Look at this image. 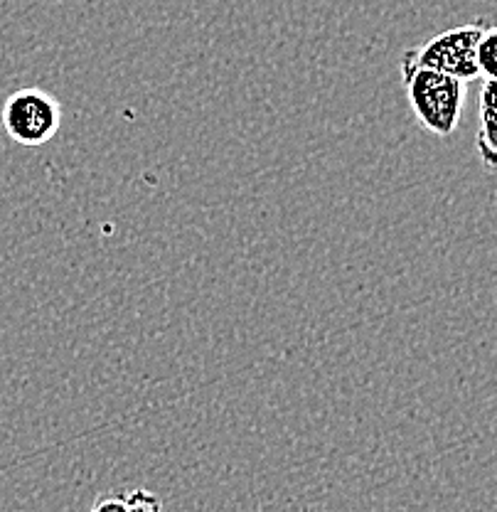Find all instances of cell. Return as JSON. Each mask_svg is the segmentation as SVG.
I'll return each instance as SVG.
<instances>
[{"instance_id": "obj_5", "label": "cell", "mask_w": 497, "mask_h": 512, "mask_svg": "<svg viewBox=\"0 0 497 512\" xmlns=\"http://www.w3.org/2000/svg\"><path fill=\"white\" fill-rule=\"evenodd\" d=\"M478 67L483 79H497V25H485L480 35Z\"/></svg>"}, {"instance_id": "obj_1", "label": "cell", "mask_w": 497, "mask_h": 512, "mask_svg": "<svg viewBox=\"0 0 497 512\" xmlns=\"http://www.w3.org/2000/svg\"><path fill=\"white\" fill-rule=\"evenodd\" d=\"M402 82L416 121L438 138H451L461 126L468 84L404 60Z\"/></svg>"}, {"instance_id": "obj_6", "label": "cell", "mask_w": 497, "mask_h": 512, "mask_svg": "<svg viewBox=\"0 0 497 512\" xmlns=\"http://www.w3.org/2000/svg\"><path fill=\"white\" fill-rule=\"evenodd\" d=\"M126 512H163V503L148 490H133L126 493Z\"/></svg>"}, {"instance_id": "obj_4", "label": "cell", "mask_w": 497, "mask_h": 512, "mask_svg": "<svg viewBox=\"0 0 497 512\" xmlns=\"http://www.w3.org/2000/svg\"><path fill=\"white\" fill-rule=\"evenodd\" d=\"M475 151L485 168L497 170V79H483L480 87Z\"/></svg>"}, {"instance_id": "obj_3", "label": "cell", "mask_w": 497, "mask_h": 512, "mask_svg": "<svg viewBox=\"0 0 497 512\" xmlns=\"http://www.w3.org/2000/svg\"><path fill=\"white\" fill-rule=\"evenodd\" d=\"M62 126V106L37 87L13 92L3 106V128L18 146L37 148L50 143Z\"/></svg>"}, {"instance_id": "obj_2", "label": "cell", "mask_w": 497, "mask_h": 512, "mask_svg": "<svg viewBox=\"0 0 497 512\" xmlns=\"http://www.w3.org/2000/svg\"><path fill=\"white\" fill-rule=\"evenodd\" d=\"M485 25L488 23L483 18H475L466 25L438 32L421 45L406 50L402 60L448 74V77H456L466 84L478 82V79H483L478 67V42Z\"/></svg>"}, {"instance_id": "obj_7", "label": "cell", "mask_w": 497, "mask_h": 512, "mask_svg": "<svg viewBox=\"0 0 497 512\" xmlns=\"http://www.w3.org/2000/svg\"><path fill=\"white\" fill-rule=\"evenodd\" d=\"M92 512H126V495H104L96 500Z\"/></svg>"}]
</instances>
